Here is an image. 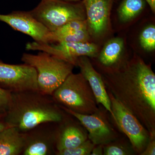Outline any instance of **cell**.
<instances>
[{
	"label": "cell",
	"instance_id": "cell-20",
	"mask_svg": "<svg viewBox=\"0 0 155 155\" xmlns=\"http://www.w3.org/2000/svg\"><path fill=\"white\" fill-rule=\"evenodd\" d=\"M84 29H87L86 19L73 20L67 22L54 31H51V36L74 33Z\"/></svg>",
	"mask_w": 155,
	"mask_h": 155
},
{
	"label": "cell",
	"instance_id": "cell-5",
	"mask_svg": "<svg viewBox=\"0 0 155 155\" xmlns=\"http://www.w3.org/2000/svg\"><path fill=\"white\" fill-rule=\"evenodd\" d=\"M31 14L50 31H54L67 22L85 20L82 1L72 2L62 0H41Z\"/></svg>",
	"mask_w": 155,
	"mask_h": 155
},
{
	"label": "cell",
	"instance_id": "cell-16",
	"mask_svg": "<svg viewBox=\"0 0 155 155\" xmlns=\"http://www.w3.org/2000/svg\"><path fill=\"white\" fill-rule=\"evenodd\" d=\"M25 137L15 127H8L0 132V155H22L25 146Z\"/></svg>",
	"mask_w": 155,
	"mask_h": 155
},
{
	"label": "cell",
	"instance_id": "cell-28",
	"mask_svg": "<svg viewBox=\"0 0 155 155\" xmlns=\"http://www.w3.org/2000/svg\"><path fill=\"white\" fill-rule=\"evenodd\" d=\"M62 1L68 2H81V1H82V0H62Z\"/></svg>",
	"mask_w": 155,
	"mask_h": 155
},
{
	"label": "cell",
	"instance_id": "cell-11",
	"mask_svg": "<svg viewBox=\"0 0 155 155\" xmlns=\"http://www.w3.org/2000/svg\"><path fill=\"white\" fill-rule=\"evenodd\" d=\"M90 36L98 39L107 33L114 0H82Z\"/></svg>",
	"mask_w": 155,
	"mask_h": 155
},
{
	"label": "cell",
	"instance_id": "cell-13",
	"mask_svg": "<svg viewBox=\"0 0 155 155\" xmlns=\"http://www.w3.org/2000/svg\"><path fill=\"white\" fill-rule=\"evenodd\" d=\"M76 66L79 67L80 73L88 82L98 104H102L113 116L110 101L103 78L95 69L88 57L81 56L78 58Z\"/></svg>",
	"mask_w": 155,
	"mask_h": 155
},
{
	"label": "cell",
	"instance_id": "cell-23",
	"mask_svg": "<svg viewBox=\"0 0 155 155\" xmlns=\"http://www.w3.org/2000/svg\"><path fill=\"white\" fill-rule=\"evenodd\" d=\"M12 92L0 87V115H5L11 105Z\"/></svg>",
	"mask_w": 155,
	"mask_h": 155
},
{
	"label": "cell",
	"instance_id": "cell-18",
	"mask_svg": "<svg viewBox=\"0 0 155 155\" xmlns=\"http://www.w3.org/2000/svg\"><path fill=\"white\" fill-rule=\"evenodd\" d=\"M87 29L74 33L51 36V43L59 42H84L89 41L90 39Z\"/></svg>",
	"mask_w": 155,
	"mask_h": 155
},
{
	"label": "cell",
	"instance_id": "cell-19",
	"mask_svg": "<svg viewBox=\"0 0 155 155\" xmlns=\"http://www.w3.org/2000/svg\"><path fill=\"white\" fill-rule=\"evenodd\" d=\"M140 44L145 51H152L155 49V26L148 25L141 31L139 37Z\"/></svg>",
	"mask_w": 155,
	"mask_h": 155
},
{
	"label": "cell",
	"instance_id": "cell-22",
	"mask_svg": "<svg viewBox=\"0 0 155 155\" xmlns=\"http://www.w3.org/2000/svg\"><path fill=\"white\" fill-rule=\"evenodd\" d=\"M133 150H131L125 145L119 143L111 142L103 146V155H128L133 154Z\"/></svg>",
	"mask_w": 155,
	"mask_h": 155
},
{
	"label": "cell",
	"instance_id": "cell-17",
	"mask_svg": "<svg viewBox=\"0 0 155 155\" xmlns=\"http://www.w3.org/2000/svg\"><path fill=\"white\" fill-rule=\"evenodd\" d=\"M145 5V0H123L117 10L119 20L123 23L130 22L141 13Z\"/></svg>",
	"mask_w": 155,
	"mask_h": 155
},
{
	"label": "cell",
	"instance_id": "cell-24",
	"mask_svg": "<svg viewBox=\"0 0 155 155\" xmlns=\"http://www.w3.org/2000/svg\"><path fill=\"white\" fill-rule=\"evenodd\" d=\"M155 155V135L150 136L147 147L140 155Z\"/></svg>",
	"mask_w": 155,
	"mask_h": 155
},
{
	"label": "cell",
	"instance_id": "cell-3",
	"mask_svg": "<svg viewBox=\"0 0 155 155\" xmlns=\"http://www.w3.org/2000/svg\"><path fill=\"white\" fill-rule=\"evenodd\" d=\"M21 61L36 70L38 90L52 95L72 72L75 65L44 51L37 54L24 53Z\"/></svg>",
	"mask_w": 155,
	"mask_h": 155
},
{
	"label": "cell",
	"instance_id": "cell-4",
	"mask_svg": "<svg viewBox=\"0 0 155 155\" xmlns=\"http://www.w3.org/2000/svg\"><path fill=\"white\" fill-rule=\"evenodd\" d=\"M58 105L78 114H92L99 110L93 92L81 73H72L52 94Z\"/></svg>",
	"mask_w": 155,
	"mask_h": 155
},
{
	"label": "cell",
	"instance_id": "cell-21",
	"mask_svg": "<svg viewBox=\"0 0 155 155\" xmlns=\"http://www.w3.org/2000/svg\"><path fill=\"white\" fill-rule=\"evenodd\" d=\"M95 146V145L87 139L81 144L75 147L57 151L56 155H90Z\"/></svg>",
	"mask_w": 155,
	"mask_h": 155
},
{
	"label": "cell",
	"instance_id": "cell-6",
	"mask_svg": "<svg viewBox=\"0 0 155 155\" xmlns=\"http://www.w3.org/2000/svg\"><path fill=\"white\" fill-rule=\"evenodd\" d=\"M113 112L112 116L119 130L130 140L134 152L140 155L145 149L150 135L141 122L107 90Z\"/></svg>",
	"mask_w": 155,
	"mask_h": 155
},
{
	"label": "cell",
	"instance_id": "cell-29",
	"mask_svg": "<svg viewBox=\"0 0 155 155\" xmlns=\"http://www.w3.org/2000/svg\"><path fill=\"white\" fill-rule=\"evenodd\" d=\"M5 115H0V120L1 119H2L3 118H4Z\"/></svg>",
	"mask_w": 155,
	"mask_h": 155
},
{
	"label": "cell",
	"instance_id": "cell-14",
	"mask_svg": "<svg viewBox=\"0 0 155 155\" xmlns=\"http://www.w3.org/2000/svg\"><path fill=\"white\" fill-rule=\"evenodd\" d=\"M87 139L86 130L65 115L62 121L58 122L56 152L77 147Z\"/></svg>",
	"mask_w": 155,
	"mask_h": 155
},
{
	"label": "cell",
	"instance_id": "cell-10",
	"mask_svg": "<svg viewBox=\"0 0 155 155\" xmlns=\"http://www.w3.org/2000/svg\"><path fill=\"white\" fill-rule=\"evenodd\" d=\"M65 112L77 119L88 131V139L95 145L104 146L114 141L118 137L104 114L98 110L92 114H78L59 106Z\"/></svg>",
	"mask_w": 155,
	"mask_h": 155
},
{
	"label": "cell",
	"instance_id": "cell-1",
	"mask_svg": "<svg viewBox=\"0 0 155 155\" xmlns=\"http://www.w3.org/2000/svg\"><path fill=\"white\" fill-rule=\"evenodd\" d=\"M106 88L155 135V75L150 66L138 56L119 69L104 73Z\"/></svg>",
	"mask_w": 155,
	"mask_h": 155
},
{
	"label": "cell",
	"instance_id": "cell-15",
	"mask_svg": "<svg viewBox=\"0 0 155 155\" xmlns=\"http://www.w3.org/2000/svg\"><path fill=\"white\" fill-rule=\"evenodd\" d=\"M124 42L116 37L108 41L103 47L98 58L99 64L105 73L119 69L126 61H123Z\"/></svg>",
	"mask_w": 155,
	"mask_h": 155
},
{
	"label": "cell",
	"instance_id": "cell-27",
	"mask_svg": "<svg viewBox=\"0 0 155 155\" xmlns=\"http://www.w3.org/2000/svg\"><path fill=\"white\" fill-rule=\"evenodd\" d=\"M10 127L3 119L0 120V132L7 127Z\"/></svg>",
	"mask_w": 155,
	"mask_h": 155
},
{
	"label": "cell",
	"instance_id": "cell-25",
	"mask_svg": "<svg viewBox=\"0 0 155 155\" xmlns=\"http://www.w3.org/2000/svg\"><path fill=\"white\" fill-rule=\"evenodd\" d=\"M103 155V146L102 145H97L95 146L91 153V155Z\"/></svg>",
	"mask_w": 155,
	"mask_h": 155
},
{
	"label": "cell",
	"instance_id": "cell-8",
	"mask_svg": "<svg viewBox=\"0 0 155 155\" xmlns=\"http://www.w3.org/2000/svg\"><path fill=\"white\" fill-rule=\"evenodd\" d=\"M36 70L25 64H6L0 60V87L11 92L38 90Z\"/></svg>",
	"mask_w": 155,
	"mask_h": 155
},
{
	"label": "cell",
	"instance_id": "cell-2",
	"mask_svg": "<svg viewBox=\"0 0 155 155\" xmlns=\"http://www.w3.org/2000/svg\"><path fill=\"white\" fill-rule=\"evenodd\" d=\"M65 113L51 95L30 90L12 92L11 105L2 119L25 133L41 123L61 122Z\"/></svg>",
	"mask_w": 155,
	"mask_h": 155
},
{
	"label": "cell",
	"instance_id": "cell-26",
	"mask_svg": "<svg viewBox=\"0 0 155 155\" xmlns=\"http://www.w3.org/2000/svg\"><path fill=\"white\" fill-rule=\"evenodd\" d=\"M147 3L153 13L155 12V0H145Z\"/></svg>",
	"mask_w": 155,
	"mask_h": 155
},
{
	"label": "cell",
	"instance_id": "cell-7",
	"mask_svg": "<svg viewBox=\"0 0 155 155\" xmlns=\"http://www.w3.org/2000/svg\"><path fill=\"white\" fill-rule=\"evenodd\" d=\"M25 48L28 51H38L48 53L75 66L79 57L86 56L95 58L98 54L97 45L89 41L45 44L34 41L28 42Z\"/></svg>",
	"mask_w": 155,
	"mask_h": 155
},
{
	"label": "cell",
	"instance_id": "cell-9",
	"mask_svg": "<svg viewBox=\"0 0 155 155\" xmlns=\"http://www.w3.org/2000/svg\"><path fill=\"white\" fill-rule=\"evenodd\" d=\"M58 122L41 123L24 133L22 155H55Z\"/></svg>",
	"mask_w": 155,
	"mask_h": 155
},
{
	"label": "cell",
	"instance_id": "cell-12",
	"mask_svg": "<svg viewBox=\"0 0 155 155\" xmlns=\"http://www.w3.org/2000/svg\"><path fill=\"white\" fill-rule=\"evenodd\" d=\"M0 21L30 36L35 41L51 43V31L35 18L29 11H14L9 14H0Z\"/></svg>",
	"mask_w": 155,
	"mask_h": 155
}]
</instances>
